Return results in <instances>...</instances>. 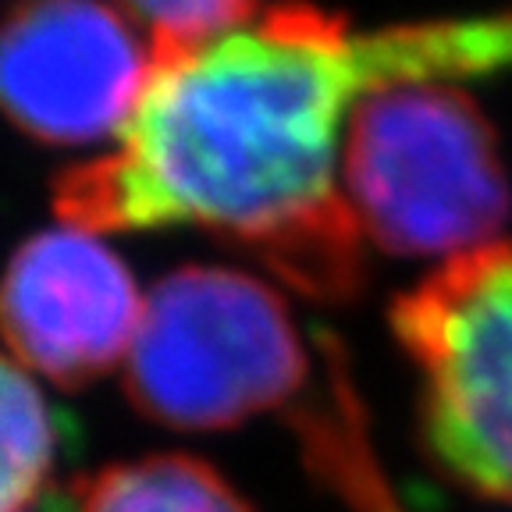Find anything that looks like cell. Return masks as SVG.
<instances>
[{
    "mask_svg": "<svg viewBox=\"0 0 512 512\" xmlns=\"http://www.w3.org/2000/svg\"><path fill=\"white\" fill-rule=\"evenodd\" d=\"M150 57L118 150L57 175L54 214L93 235L189 224L303 296L349 303L367 278L342 192L352 111L388 86L509 72L512 11L356 32L285 0Z\"/></svg>",
    "mask_w": 512,
    "mask_h": 512,
    "instance_id": "cell-1",
    "label": "cell"
},
{
    "mask_svg": "<svg viewBox=\"0 0 512 512\" xmlns=\"http://www.w3.org/2000/svg\"><path fill=\"white\" fill-rule=\"evenodd\" d=\"M313 388L310 342L267 281L185 264L150 288L125 360V392L146 420L232 431L253 416L292 413Z\"/></svg>",
    "mask_w": 512,
    "mask_h": 512,
    "instance_id": "cell-2",
    "label": "cell"
},
{
    "mask_svg": "<svg viewBox=\"0 0 512 512\" xmlns=\"http://www.w3.org/2000/svg\"><path fill=\"white\" fill-rule=\"evenodd\" d=\"M342 192L360 232L392 256H456L505 242L512 185L498 136L456 82H409L356 104Z\"/></svg>",
    "mask_w": 512,
    "mask_h": 512,
    "instance_id": "cell-3",
    "label": "cell"
},
{
    "mask_svg": "<svg viewBox=\"0 0 512 512\" xmlns=\"http://www.w3.org/2000/svg\"><path fill=\"white\" fill-rule=\"evenodd\" d=\"M416 438L456 488L512 505V242L445 260L388 306Z\"/></svg>",
    "mask_w": 512,
    "mask_h": 512,
    "instance_id": "cell-4",
    "label": "cell"
},
{
    "mask_svg": "<svg viewBox=\"0 0 512 512\" xmlns=\"http://www.w3.org/2000/svg\"><path fill=\"white\" fill-rule=\"evenodd\" d=\"M150 68V47L100 0H29L0 22V111L40 143L121 132Z\"/></svg>",
    "mask_w": 512,
    "mask_h": 512,
    "instance_id": "cell-5",
    "label": "cell"
},
{
    "mask_svg": "<svg viewBox=\"0 0 512 512\" xmlns=\"http://www.w3.org/2000/svg\"><path fill=\"white\" fill-rule=\"evenodd\" d=\"M143 303L107 242L61 224L11 253L0 274V338L25 370L82 388L128 360Z\"/></svg>",
    "mask_w": 512,
    "mask_h": 512,
    "instance_id": "cell-6",
    "label": "cell"
},
{
    "mask_svg": "<svg viewBox=\"0 0 512 512\" xmlns=\"http://www.w3.org/2000/svg\"><path fill=\"white\" fill-rule=\"evenodd\" d=\"M79 512H256L232 480L185 452L111 463L82 484Z\"/></svg>",
    "mask_w": 512,
    "mask_h": 512,
    "instance_id": "cell-7",
    "label": "cell"
},
{
    "mask_svg": "<svg viewBox=\"0 0 512 512\" xmlns=\"http://www.w3.org/2000/svg\"><path fill=\"white\" fill-rule=\"evenodd\" d=\"M61 456V420L32 374L0 352V512H22L47 491Z\"/></svg>",
    "mask_w": 512,
    "mask_h": 512,
    "instance_id": "cell-8",
    "label": "cell"
},
{
    "mask_svg": "<svg viewBox=\"0 0 512 512\" xmlns=\"http://www.w3.org/2000/svg\"><path fill=\"white\" fill-rule=\"evenodd\" d=\"M150 29V54L210 40L260 11V0H121Z\"/></svg>",
    "mask_w": 512,
    "mask_h": 512,
    "instance_id": "cell-9",
    "label": "cell"
}]
</instances>
